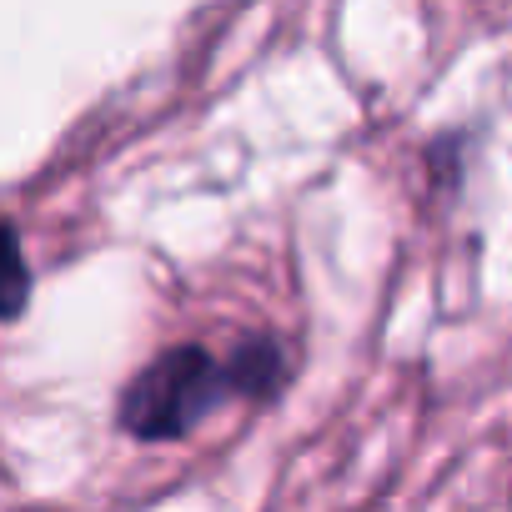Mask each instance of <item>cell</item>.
Instances as JSON below:
<instances>
[{"label":"cell","instance_id":"cell-2","mask_svg":"<svg viewBox=\"0 0 512 512\" xmlns=\"http://www.w3.org/2000/svg\"><path fill=\"white\" fill-rule=\"evenodd\" d=\"M31 297V272L21 256V236L11 226H0V322L16 317Z\"/></svg>","mask_w":512,"mask_h":512},{"label":"cell","instance_id":"cell-1","mask_svg":"<svg viewBox=\"0 0 512 512\" xmlns=\"http://www.w3.org/2000/svg\"><path fill=\"white\" fill-rule=\"evenodd\" d=\"M226 397H241L231 357L221 362L206 347H171L131 377L121 397V427L146 442H171L211 417Z\"/></svg>","mask_w":512,"mask_h":512}]
</instances>
